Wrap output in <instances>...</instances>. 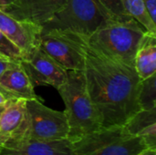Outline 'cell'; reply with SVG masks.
Here are the masks:
<instances>
[{
    "instance_id": "cell-1",
    "label": "cell",
    "mask_w": 156,
    "mask_h": 155,
    "mask_svg": "<svg viewBox=\"0 0 156 155\" xmlns=\"http://www.w3.org/2000/svg\"><path fill=\"white\" fill-rule=\"evenodd\" d=\"M84 45L86 87L100 115L101 128L123 126L141 111V79L133 66L111 59Z\"/></svg>"
},
{
    "instance_id": "cell-2",
    "label": "cell",
    "mask_w": 156,
    "mask_h": 155,
    "mask_svg": "<svg viewBox=\"0 0 156 155\" xmlns=\"http://www.w3.org/2000/svg\"><path fill=\"white\" fill-rule=\"evenodd\" d=\"M146 32L135 19L130 18L112 20L88 36H80L90 48L111 59L133 66L136 51Z\"/></svg>"
},
{
    "instance_id": "cell-3",
    "label": "cell",
    "mask_w": 156,
    "mask_h": 155,
    "mask_svg": "<svg viewBox=\"0 0 156 155\" xmlns=\"http://www.w3.org/2000/svg\"><path fill=\"white\" fill-rule=\"evenodd\" d=\"M57 90L65 104L70 142L101 128L100 115L87 90L83 70H68L65 81Z\"/></svg>"
},
{
    "instance_id": "cell-4",
    "label": "cell",
    "mask_w": 156,
    "mask_h": 155,
    "mask_svg": "<svg viewBox=\"0 0 156 155\" xmlns=\"http://www.w3.org/2000/svg\"><path fill=\"white\" fill-rule=\"evenodd\" d=\"M115 20L98 0H66L62 7L41 26L40 34L53 29L88 36Z\"/></svg>"
},
{
    "instance_id": "cell-5",
    "label": "cell",
    "mask_w": 156,
    "mask_h": 155,
    "mask_svg": "<svg viewBox=\"0 0 156 155\" xmlns=\"http://www.w3.org/2000/svg\"><path fill=\"white\" fill-rule=\"evenodd\" d=\"M72 143L73 155H137L149 149L144 141L124 126L101 128Z\"/></svg>"
},
{
    "instance_id": "cell-6",
    "label": "cell",
    "mask_w": 156,
    "mask_h": 155,
    "mask_svg": "<svg viewBox=\"0 0 156 155\" xmlns=\"http://www.w3.org/2000/svg\"><path fill=\"white\" fill-rule=\"evenodd\" d=\"M26 104L27 126L23 142L68 139L69 128L64 111H55L45 106L38 98L27 100Z\"/></svg>"
},
{
    "instance_id": "cell-7",
    "label": "cell",
    "mask_w": 156,
    "mask_h": 155,
    "mask_svg": "<svg viewBox=\"0 0 156 155\" xmlns=\"http://www.w3.org/2000/svg\"><path fill=\"white\" fill-rule=\"evenodd\" d=\"M37 45L66 70H83L85 45L79 34L53 29L40 34Z\"/></svg>"
},
{
    "instance_id": "cell-8",
    "label": "cell",
    "mask_w": 156,
    "mask_h": 155,
    "mask_svg": "<svg viewBox=\"0 0 156 155\" xmlns=\"http://www.w3.org/2000/svg\"><path fill=\"white\" fill-rule=\"evenodd\" d=\"M20 63L33 86L49 85L58 89L67 78L68 70L49 57L38 45L24 53Z\"/></svg>"
},
{
    "instance_id": "cell-9",
    "label": "cell",
    "mask_w": 156,
    "mask_h": 155,
    "mask_svg": "<svg viewBox=\"0 0 156 155\" xmlns=\"http://www.w3.org/2000/svg\"><path fill=\"white\" fill-rule=\"evenodd\" d=\"M27 100L11 99L0 117V146L13 148L23 142L27 126Z\"/></svg>"
},
{
    "instance_id": "cell-10",
    "label": "cell",
    "mask_w": 156,
    "mask_h": 155,
    "mask_svg": "<svg viewBox=\"0 0 156 155\" xmlns=\"http://www.w3.org/2000/svg\"><path fill=\"white\" fill-rule=\"evenodd\" d=\"M66 0H14L0 6L2 10L13 17L42 26L58 12Z\"/></svg>"
},
{
    "instance_id": "cell-11",
    "label": "cell",
    "mask_w": 156,
    "mask_h": 155,
    "mask_svg": "<svg viewBox=\"0 0 156 155\" xmlns=\"http://www.w3.org/2000/svg\"><path fill=\"white\" fill-rule=\"evenodd\" d=\"M0 30L24 54L37 45L41 26L18 20L5 13L0 7Z\"/></svg>"
},
{
    "instance_id": "cell-12",
    "label": "cell",
    "mask_w": 156,
    "mask_h": 155,
    "mask_svg": "<svg viewBox=\"0 0 156 155\" xmlns=\"http://www.w3.org/2000/svg\"><path fill=\"white\" fill-rule=\"evenodd\" d=\"M0 91L10 99H37L34 86L20 61H15L1 74Z\"/></svg>"
},
{
    "instance_id": "cell-13",
    "label": "cell",
    "mask_w": 156,
    "mask_h": 155,
    "mask_svg": "<svg viewBox=\"0 0 156 155\" xmlns=\"http://www.w3.org/2000/svg\"><path fill=\"white\" fill-rule=\"evenodd\" d=\"M0 155H73L69 139L56 141L27 140L13 148H2Z\"/></svg>"
},
{
    "instance_id": "cell-14",
    "label": "cell",
    "mask_w": 156,
    "mask_h": 155,
    "mask_svg": "<svg viewBox=\"0 0 156 155\" xmlns=\"http://www.w3.org/2000/svg\"><path fill=\"white\" fill-rule=\"evenodd\" d=\"M123 126L131 134L142 138L149 149L156 151V108L139 111Z\"/></svg>"
},
{
    "instance_id": "cell-15",
    "label": "cell",
    "mask_w": 156,
    "mask_h": 155,
    "mask_svg": "<svg viewBox=\"0 0 156 155\" xmlns=\"http://www.w3.org/2000/svg\"><path fill=\"white\" fill-rule=\"evenodd\" d=\"M134 69L141 79H147L156 71V34L146 32L134 57Z\"/></svg>"
},
{
    "instance_id": "cell-16",
    "label": "cell",
    "mask_w": 156,
    "mask_h": 155,
    "mask_svg": "<svg viewBox=\"0 0 156 155\" xmlns=\"http://www.w3.org/2000/svg\"><path fill=\"white\" fill-rule=\"evenodd\" d=\"M121 4L127 16L135 19L147 32L156 34V23L151 19L144 0H121Z\"/></svg>"
},
{
    "instance_id": "cell-17",
    "label": "cell",
    "mask_w": 156,
    "mask_h": 155,
    "mask_svg": "<svg viewBox=\"0 0 156 155\" xmlns=\"http://www.w3.org/2000/svg\"><path fill=\"white\" fill-rule=\"evenodd\" d=\"M155 74L141 79L138 101L141 110H151L156 108V86Z\"/></svg>"
},
{
    "instance_id": "cell-18",
    "label": "cell",
    "mask_w": 156,
    "mask_h": 155,
    "mask_svg": "<svg viewBox=\"0 0 156 155\" xmlns=\"http://www.w3.org/2000/svg\"><path fill=\"white\" fill-rule=\"evenodd\" d=\"M0 56L14 61H20L23 57L22 51L16 47L0 30Z\"/></svg>"
},
{
    "instance_id": "cell-19",
    "label": "cell",
    "mask_w": 156,
    "mask_h": 155,
    "mask_svg": "<svg viewBox=\"0 0 156 155\" xmlns=\"http://www.w3.org/2000/svg\"><path fill=\"white\" fill-rule=\"evenodd\" d=\"M115 20H127L133 17L127 16L122 6L121 0H98Z\"/></svg>"
},
{
    "instance_id": "cell-20",
    "label": "cell",
    "mask_w": 156,
    "mask_h": 155,
    "mask_svg": "<svg viewBox=\"0 0 156 155\" xmlns=\"http://www.w3.org/2000/svg\"><path fill=\"white\" fill-rule=\"evenodd\" d=\"M144 3L151 19L156 23V0H144Z\"/></svg>"
},
{
    "instance_id": "cell-21",
    "label": "cell",
    "mask_w": 156,
    "mask_h": 155,
    "mask_svg": "<svg viewBox=\"0 0 156 155\" xmlns=\"http://www.w3.org/2000/svg\"><path fill=\"white\" fill-rule=\"evenodd\" d=\"M15 61L14 60H11L5 57H3V56H0V76L1 74L5 70L7 69Z\"/></svg>"
},
{
    "instance_id": "cell-22",
    "label": "cell",
    "mask_w": 156,
    "mask_h": 155,
    "mask_svg": "<svg viewBox=\"0 0 156 155\" xmlns=\"http://www.w3.org/2000/svg\"><path fill=\"white\" fill-rule=\"evenodd\" d=\"M137 155H156V151L155 150H152V149H146L145 151L140 153Z\"/></svg>"
},
{
    "instance_id": "cell-23",
    "label": "cell",
    "mask_w": 156,
    "mask_h": 155,
    "mask_svg": "<svg viewBox=\"0 0 156 155\" xmlns=\"http://www.w3.org/2000/svg\"><path fill=\"white\" fill-rule=\"evenodd\" d=\"M11 100L10 98H8L6 95H5L3 92H1L0 91V104H3V103H5V102H6L7 100Z\"/></svg>"
},
{
    "instance_id": "cell-24",
    "label": "cell",
    "mask_w": 156,
    "mask_h": 155,
    "mask_svg": "<svg viewBox=\"0 0 156 155\" xmlns=\"http://www.w3.org/2000/svg\"><path fill=\"white\" fill-rule=\"evenodd\" d=\"M9 100H7L6 102H5V103H3V104H0V117H1V114L3 113L4 110H5V107L7 106V104H8Z\"/></svg>"
},
{
    "instance_id": "cell-25",
    "label": "cell",
    "mask_w": 156,
    "mask_h": 155,
    "mask_svg": "<svg viewBox=\"0 0 156 155\" xmlns=\"http://www.w3.org/2000/svg\"><path fill=\"white\" fill-rule=\"evenodd\" d=\"M14 0H0V6H4L10 3H12Z\"/></svg>"
},
{
    "instance_id": "cell-26",
    "label": "cell",
    "mask_w": 156,
    "mask_h": 155,
    "mask_svg": "<svg viewBox=\"0 0 156 155\" xmlns=\"http://www.w3.org/2000/svg\"><path fill=\"white\" fill-rule=\"evenodd\" d=\"M1 149H2V147H1V146H0V152H1Z\"/></svg>"
}]
</instances>
